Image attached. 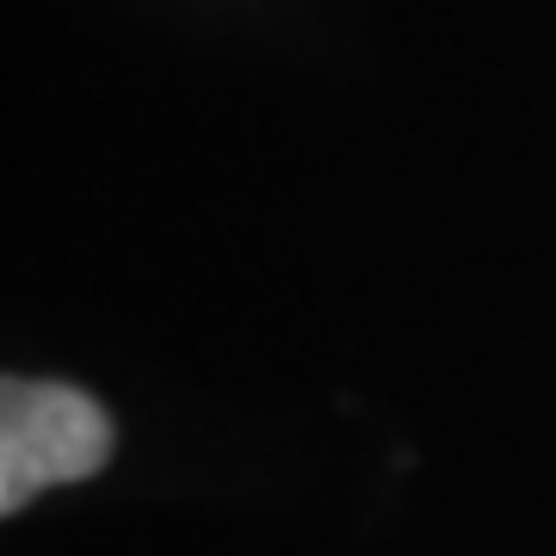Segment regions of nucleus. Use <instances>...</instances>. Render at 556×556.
Returning <instances> with one entry per match:
<instances>
[{"instance_id": "f257e3e1", "label": "nucleus", "mask_w": 556, "mask_h": 556, "mask_svg": "<svg viewBox=\"0 0 556 556\" xmlns=\"http://www.w3.org/2000/svg\"><path fill=\"white\" fill-rule=\"evenodd\" d=\"M112 415L75 383L7 378L0 390V514L50 495L62 482H87L112 457Z\"/></svg>"}]
</instances>
